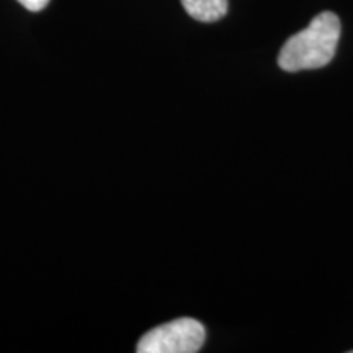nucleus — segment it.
Listing matches in <instances>:
<instances>
[{
	"label": "nucleus",
	"mask_w": 353,
	"mask_h": 353,
	"mask_svg": "<svg viewBox=\"0 0 353 353\" xmlns=\"http://www.w3.org/2000/svg\"><path fill=\"white\" fill-rule=\"evenodd\" d=\"M19 2L26 8V10L39 12L48 6V2H50V0H19Z\"/></svg>",
	"instance_id": "20e7f679"
},
{
	"label": "nucleus",
	"mask_w": 353,
	"mask_h": 353,
	"mask_svg": "<svg viewBox=\"0 0 353 353\" xmlns=\"http://www.w3.org/2000/svg\"><path fill=\"white\" fill-rule=\"evenodd\" d=\"M339 39L341 20L332 12H322L283 44L278 65L286 72L324 68L334 59Z\"/></svg>",
	"instance_id": "f257e3e1"
},
{
	"label": "nucleus",
	"mask_w": 353,
	"mask_h": 353,
	"mask_svg": "<svg viewBox=\"0 0 353 353\" xmlns=\"http://www.w3.org/2000/svg\"><path fill=\"white\" fill-rule=\"evenodd\" d=\"M192 19L198 21H218L226 15L228 0H180Z\"/></svg>",
	"instance_id": "7ed1b4c3"
},
{
	"label": "nucleus",
	"mask_w": 353,
	"mask_h": 353,
	"mask_svg": "<svg viewBox=\"0 0 353 353\" xmlns=\"http://www.w3.org/2000/svg\"><path fill=\"white\" fill-rule=\"evenodd\" d=\"M352 353H353V352H352Z\"/></svg>",
	"instance_id": "39448f33"
},
{
	"label": "nucleus",
	"mask_w": 353,
	"mask_h": 353,
	"mask_svg": "<svg viewBox=\"0 0 353 353\" xmlns=\"http://www.w3.org/2000/svg\"><path fill=\"white\" fill-rule=\"evenodd\" d=\"M206 339L201 322L190 317L175 319L149 330L138 342V353H196Z\"/></svg>",
	"instance_id": "f03ea898"
}]
</instances>
